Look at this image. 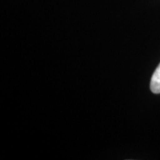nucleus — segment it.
I'll return each mask as SVG.
<instances>
[{
	"label": "nucleus",
	"mask_w": 160,
	"mask_h": 160,
	"mask_svg": "<svg viewBox=\"0 0 160 160\" xmlns=\"http://www.w3.org/2000/svg\"><path fill=\"white\" fill-rule=\"evenodd\" d=\"M150 90L154 93H160V63L152 75L150 80Z\"/></svg>",
	"instance_id": "1"
}]
</instances>
